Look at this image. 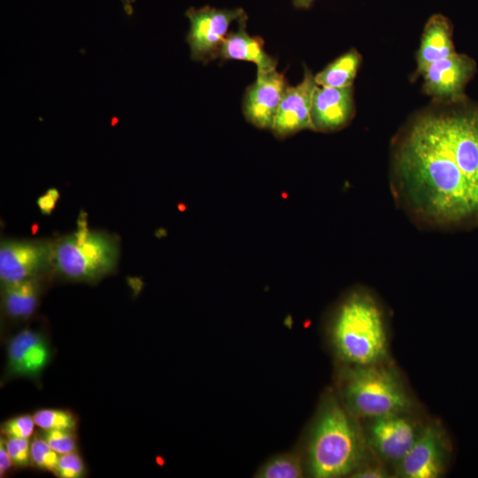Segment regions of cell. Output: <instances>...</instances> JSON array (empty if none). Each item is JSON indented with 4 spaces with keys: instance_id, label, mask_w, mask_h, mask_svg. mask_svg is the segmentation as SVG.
Returning a JSON list of instances; mask_svg holds the SVG:
<instances>
[{
    "instance_id": "cell-1",
    "label": "cell",
    "mask_w": 478,
    "mask_h": 478,
    "mask_svg": "<svg viewBox=\"0 0 478 478\" xmlns=\"http://www.w3.org/2000/svg\"><path fill=\"white\" fill-rule=\"evenodd\" d=\"M389 187L418 227H478V111L433 101L392 138Z\"/></svg>"
},
{
    "instance_id": "cell-2",
    "label": "cell",
    "mask_w": 478,
    "mask_h": 478,
    "mask_svg": "<svg viewBox=\"0 0 478 478\" xmlns=\"http://www.w3.org/2000/svg\"><path fill=\"white\" fill-rule=\"evenodd\" d=\"M332 336L339 355L355 366L380 362L387 353L383 311L373 295L357 289L337 307Z\"/></svg>"
},
{
    "instance_id": "cell-3",
    "label": "cell",
    "mask_w": 478,
    "mask_h": 478,
    "mask_svg": "<svg viewBox=\"0 0 478 478\" xmlns=\"http://www.w3.org/2000/svg\"><path fill=\"white\" fill-rule=\"evenodd\" d=\"M364 444L358 428L336 403L328 404L312 431L309 445L312 474L319 478L339 477L359 463Z\"/></svg>"
},
{
    "instance_id": "cell-4",
    "label": "cell",
    "mask_w": 478,
    "mask_h": 478,
    "mask_svg": "<svg viewBox=\"0 0 478 478\" xmlns=\"http://www.w3.org/2000/svg\"><path fill=\"white\" fill-rule=\"evenodd\" d=\"M119 240L85 226L55 243L53 267L66 279L95 282L117 266Z\"/></svg>"
},
{
    "instance_id": "cell-5",
    "label": "cell",
    "mask_w": 478,
    "mask_h": 478,
    "mask_svg": "<svg viewBox=\"0 0 478 478\" xmlns=\"http://www.w3.org/2000/svg\"><path fill=\"white\" fill-rule=\"evenodd\" d=\"M344 396L359 417L377 418L403 413L411 401L394 371L376 364L356 366L346 374Z\"/></svg>"
},
{
    "instance_id": "cell-6",
    "label": "cell",
    "mask_w": 478,
    "mask_h": 478,
    "mask_svg": "<svg viewBox=\"0 0 478 478\" xmlns=\"http://www.w3.org/2000/svg\"><path fill=\"white\" fill-rule=\"evenodd\" d=\"M186 16L190 23L186 39L191 58L207 64L219 58L231 23L240 20L246 13L241 8L216 9L207 5L188 9Z\"/></svg>"
},
{
    "instance_id": "cell-7",
    "label": "cell",
    "mask_w": 478,
    "mask_h": 478,
    "mask_svg": "<svg viewBox=\"0 0 478 478\" xmlns=\"http://www.w3.org/2000/svg\"><path fill=\"white\" fill-rule=\"evenodd\" d=\"M55 243L47 240H2L1 283L38 277L54 264Z\"/></svg>"
},
{
    "instance_id": "cell-8",
    "label": "cell",
    "mask_w": 478,
    "mask_h": 478,
    "mask_svg": "<svg viewBox=\"0 0 478 478\" xmlns=\"http://www.w3.org/2000/svg\"><path fill=\"white\" fill-rule=\"evenodd\" d=\"M474 62L464 54H454L430 64L422 73V91L436 102H457L474 74Z\"/></svg>"
},
{
    "instance_id": "cell-9",
    "label": "cell",
    "mask_w": 478,
    "mask_h": 478,
    "mask_svg": "<svg viewBox=\"0 0 478 478\" xmlns=\"http://www.w3.org/2000/svg\"><path fill=\"white\" fill-rule=\"evenodd\" d=\"M448 443L445 433L436 425L420 431L417 440L398 463V474L405 478H436L445 469Z\"/></svg>"
},
{
    "instance_id": "cell-10",
    "label": "cell",
    "mask_w": 478,
    "mask_h": 478,
    "mask_svg": "<svg viewBox=\"0 0 478 478\" xmlns=\"http://www.w3.org/2000/svg\"><path fill=\"white\" fill-rule=\"evenodd\" d=\"M368 443L382 459L399 463L418 438L420 430L403 413L372 419Z\"/></svg>"
},
{
    "instance_id": "cell-11",
    "label": "cell",
    "mask_w": 478,
    "mask_h": 478,
    "mask_svg": "<svg viewBox=\"0 0 478 478\" xmlns=\"http://www.w3.org/2000/svg\"><path fill=\"white\" fill-rule=\"evenodd\" d=\"M288 87L284 75L275 69L257 73L255 82L247 89L243 98L246 120L258 127L272 129Z\"/></svg>"
},
{
    "instance_id": "cell-12",
    "label": "cell",
    "mask_w": 478,
    "mask_h": 478,
    "mask_svg": "<svg viewBox=\"0 0 478 478\" xmlns=\"http://www.w3.org/2000/svg\"><path fill=\"white\" fill-rule=\"evenodd\" d=\"M317 87L314 75L305 67L302 81L288 87L281 101L272 131L278 138H285L304 129L314 131L312 117V99Z\"/></svg>"
},
{
    "instance_id": "cell-13",
    "label": "cell",
    "mask_w": 478,
    "mask_h": 478,
    "mask_svg": "<svg viewBox=\"0 0 478 478\" xmlns=\"http://www.w3.org/2000/svg\"><path fill=\"white\" fill-rule=\"evenodd\" d=\"M355 112L353 86L332 88L317 85L311 108L314 131H338L352 120Z\"/></svg>"
},
{
    "instance_id": "cell-14",
    "label": "cell",
    "mask_w": 478,
    "mask_h": 478,
    "mask_svg": "<svg viewBox=\"0 0 478 478\" xmlns=\"http://www.w3.org/2000/svg\"><path fill=\"white\" fill-rule=\"evenodd\" d=\"M50 356L45 337L32 329H23L8 343L7 371L11 375L35 378L48 365Z\"/></svg>"
},
{
    "instance_id": "cell-15",
    "label": "cell",
    "mask_w": 478,
    "mask_h": 478,
    "mask_svg": "<svg viewBox=\"0 0 478 478\" xmlns=\"http://www.w3.org/2000/svg\"><path fill=\"white\" fill-rule=\"evenodd\" d=\"M452 28L449 19L439 13L426 22L416 52L415 76H420L432 63L454 54Z\"/></svg>"
},
{
    "instance_id": "cell-16",
    "label": "cell",
    "mask_w": 478,
    "mask_h": 478,
    "mask_svg": "<svg viewBox=\"0 0 478 478\" xmlns=\"http://www.w3.org/2000/svg\"><path fill=\"white\" fill-rule=\"evenodd\" d=\"M247 15L238 20L239 28L230 32L221 45L219 58L222 60H243L254 63L257 73L274 70L277 61L266 53L260 37L251 36L246 31Z\"/></svg>"
},
{
    "instance_id": "cell-17",
    "label": "cell",
    "mask_w": 478,
    "mask_h": 478,
    "mask_svg": "<svg viewBox=\"0 0 478 478\" xmlns=\"http://www.w3.org/2000/svg\"><path fill=\"white\" fill-rule=\"evenodd\" d=\"M41 286L38 277L2 283V305L7 315L13 319H27L38 305Z\"/></svg>"
},
{
    "instance_id": "cell-18",
    "label": "cell",
    "mask_w": 478,
    "mask_h": 478,
    "mask_svg": "<svg viewBox=\"0 0 478 478\" xmlns=\"http://www.w3.org/2000/svg\"><path fill=\"white\" fill-rule=\"evenodd\" d=\"M361 63V54L352 48L315 74V82L318 86L322 87L347 88L353 86Z\"/></svg>"
},
{
    "instance_id": "cell-19",
    "label": "cell",
    "mask_w": 478,
    "mask_h": 478,
    "mask_svg": "<svg viewBox=\"0 0 478 478\" xmlns=\"http://www.w3.org/2000/svg\"><path fill=\"white\" fill-rule=\"evenodd\" d=\"M302 475L299 460L292 455H281L268 461L257 476L262 478H298Z\"/></svg>"
},
{
    "instance_id": "cell-20",
    "label": "cell",
    "mask_w": 478,
    "mask_h": 478,
    "mask_svg": "<svg viewBox=\"0 0 478 478\" xmlns=\"http://www.w3.org/2000/svg\"><path fill=\"white\" fill-rule=\"evenodd\" d=\"M35 425L45 430H73L76 420L72 412L61 409H41L33 414Z\"/></svg>"
},
{
    "instance_id": "cell-21",
    "label": "cell",
    "mask_w": 478,
    "mask_h": 478,
    "mask_svg": "<svg viewBox=\"0 0 478 478\" xmlns=\"http://www.w3.org/2000/svg\"><path fill=\"white\" fill-rule=\"evenodd\" d=\"M43 437H35L31 443V463L36 467L54 472L59 459Z\"/></svg>"
},
{
    "instance_id": "cell-22",
    "label": "cell",
    "mask_w": 478,
    "mask_h": 478,
    "mask_svg": "<svg viewBox=\"0 0 478 478\" xmlns=\"http://www.w3.org/2000/svg\"><path fill=\"white\" fill-rule=\"evenodd\" d=\"M35 426L33 415L23 414L5 420L2 424L1 432L7 437L30 438Z\"/></svg>"
},
{
    "instance_id": "cell-23",
    "label": "cell",
    "mask_w": 478,
    "mask_h": 478,
    "mask_svg": "<svg viewBox=\"0 0 478 478\" xmlns=\"http://www.w3.org/2000/svg\"><path fill=\"white\" fill-rule=\"evenodd\" d=\"M73 430H45L43 438L59 455L73 452L77 449Z\"/></svg>"
},
{
    "instance_id": "cell-24",
    "label": "cell",
    "mask_w": 478,
    "mask_h": 478,
    "mask_svg": "<svg viewBox=\"0 0 478 478\" xmlns=\"http://www.w3.org/2000/svg\"><path fill=\"white\" fill-rule=\"evenodd\" d=\"M6 449L13 466L26 467L31 463V443L29 438L7 437Z\"/></svg>"
},
{
    "instance_id": "cell-25",
    "label": "cell",
    "mask_w": 478,
    "mask_h": 478,
    "mask_svg": "<svg viewBox=\"0 0 478 478\" xmlns=\"http://www.w3.org/2000/svg\"><path fill=\"white\" fill-rule=\"evenodd\" d=\"M84 472V462L75 451L60 455L54 471L60 478H79Z\"/></svg>"
},
{
    "instance_id": "cell-26",
    "label": "cell",
    "mask_w": 478,
    "mask_h": 478,
    "mask_svg": "<svg viewBox=\"0 0 478 478\" xmlns=\"http://www.w3.org/2000/svg\"><path fill=\"white\" fill-rule=\"evenodd\" d=\"M59 197L58 192L55 189H50L46 194L38 198V206L43 213H50L55 205L56 201Z\"/></svg>"
},
{
    "instance_id": "cell-27",
    "label": "cell",
    "mask_w": 478,
    "mask_h": 478,
    "mask_svg": "<svg viewBox=\"0 0 478 478\" xmlns=\"http://www.w3.org/2000/svg\"><path fill=\"white\" fill-rule=\"evenodd\" d=\"M13 466L12 459L6 449L4 440L1 438L0 441V474L3 477Z\"/></svg>"
},
{
    "instance_id": "cell-28",
    "label": "cell",
    "mask_w": 478,
    "mask_h": 478,
    "mask_svg": "<svg viewBox=\"0 0 478 478\" xmlns=\"http://www.w3.org/2000/svg\"><path fill=\"white\" fill-rule=\"evenodd\" d=\"M351 476L356 478H384L388 476V474L379 466H370L355 472Z\"/></svg>"
},
{
    "instance_id": "cell-29",
    "label": "cell",
    "mask_w": 478,
    "mask_h": 478,
    "mask_svg": "<svg viewBox=\"0 0 478 478\" xmlns=\"http://www.w3.org/2000/svg\"><path fill=\"white\" fill-rule=\"evenodd\" d=\"M315 0H292L293 4L297 8L308 9Z\"/></svg>"
}]
</instances>
